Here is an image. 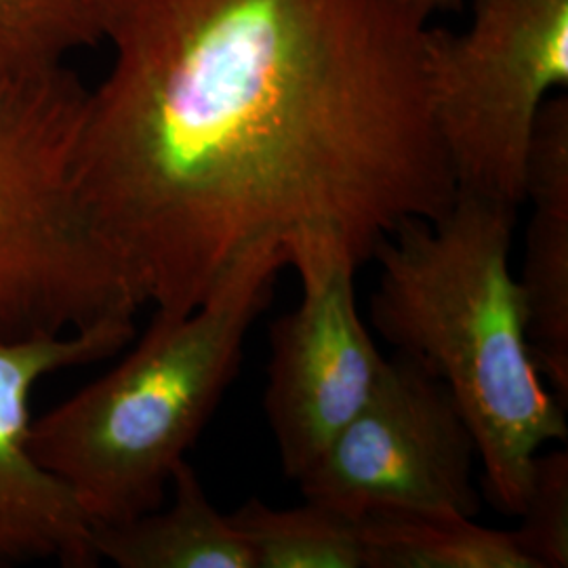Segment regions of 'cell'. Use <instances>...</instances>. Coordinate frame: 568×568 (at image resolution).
<instances>
[{
  "label": "cell",
  "instance_id": "6da1fadb",
  "mask_svg": "<svg viewBox=\"0 0 568 568\" xmlns=\"http://www.w3.org/2000/svg\"><path fill=\"white\" fill-rule=\"evenodd\" d=\"M426 28L403 0H116L74 183L135 305L190 312L262 243L363 265L445 215Z\"/></svg>",
  "mask_w": 568,
  "mask_h": 568
},
{
  "label": "cell",
  "instance_id": "7a4b0ae2",
  "mask_svg": "<svg viewBox=\"0 0 568 568\" xmlns=\"http://www.w3.org/2000/svg\"><path fill=\"white\" fill-rule=\"evenodd\" d=\"M516 209L466 192L436 220H408L377 244L373 328L450 389L474 434L490 504L518 516L535 457L568 438L528 344L509 270Z\"/></svg>",
  "mask_w": 568,
  "mask_h": 568
},
{
  "label": "cell",
  "instance_id": "3957f363",
  "mask_svg": "<svg viewBox=\"0 0 568 568\" xmlns=\"http://www.w3.org/2000/svg\"><path fill=\"white\" fill-rule=\"evenodd\" d=\"M284 267L278 244L248 248L203 304L154 310L119 365L32 417L34 459L93 525H121L163 506L173 469L236 379L246 335Z\"/></svg>",
  "mask_w": 568,
  "mask_h": 568
},
{
  "label": "cell",
  "instance_id": "277c9868",
  "mask_svg": "<svg viewBox=\"0 0 568 568\" xmlns=\"http://www.w3.org/2000/svg\"><path fill=\"white\" fill-rule=\"evenodd\" d=\"M89 89L61 65L0 79V342L135 321L74 183Z\"/></svg>",
  "mask_w": 568,
  "mask_h": 568
},
{
  "label": "cell",
  "instance_id": "5b68a950",
  "mask_svg": "<svg viewBox=\"0 0 568 568\" xmlns=\"http://www.w3.org/2000/svg\"><path fill=\"white\" fill-rule=\"evenodd\" d=\"M426 60L457 192L518 209L537 116L568 84V0H474L464 32L426 28Z\"/></svg>",
  "mask_w": 568,
  "mask_h": 568
},
{
  "label": "cell",
  "instance_id": "8992f818",
  "mask_svg": "<svg viewBox=\"0 0 568 568\" xmlns=\"http://www.w3.org/2000/svg\"><path fill=\"white\" fill-rule=\"evenodd\" d=\"M478 448L457 400L408 356L386 373L356 417L300 480L307 501L352 520L377 511H443L476 518Z\"/></svg>",
  "mask_w": 568,
  "mask_h": 568
},
{
  "label": "cell",
  "instance_id": "52a82bcc",
  "mask_svg": "<svg viewBox=\"0 0 568 568\" xmlns=\"http://www.w3.org/2000/svg\"><path fill=\"white\" fill-rule=\"evenodd\" d=\"M293 270L302 302L270 326L264 406L284 476L300 483L368 403L387 358L358 314L349 255L323 253Z\"/></svg>",
  "mask_w": 568,
  "mask_h": 568
},
{
  "label": "cell",
  "instance_id": "ba28073f",
  "mask_svg": "<svg viewBox=\"0 0 568 568\" xmlns=\"http://www.w3.org/2000/svg\"><path fill=\"white\" fill-rule=\"evenodd\" d=\"M133 339L135 321L126 318L72 335L0 342V568L100 565L93 523L30 450V400L49 375L100 363Z\"/></svg>",
  "mask_w": 568,
  "mask_h": 568
},
{
  "label": "cell",
  "instance_id": "9c48e42d",
  "mask_svg": "<svg viewBox=\"0 0 568 568\" xmlns=\"http://www.w3.org/2000/svg\"><path fill=\"white\" fill-rule=\"evenodd\" d=\"M525 201L532 203L518 278L528 344L539 373L568 406V98H548L528 145Z\"/></svg>",
  "mask_w": 568,
  "mask_h": 568
},
{
  "label": "cell",
  "instance_id": "30bf717a",
  "mask_svg": "<svg viewBox=\"0 0 568 568\" xmlns=\"http://www.w3.org/2000/svg\"><path fill=\"white\" fill-rule=\"evenodd\" d=\"M169 508L152 509L121 525H93L100 560L119 568H255L251 549L209 499L196 469L180 462Z\"/></svg>",
  "mask_w": 568,
  "mask_h": 568
},
{
  "label": "cell",
  "instance_id": "8fae6325",
  "mask_svg": "<svg viewBox=\"0 0 568 568\" xmlns=\"http://www.w3.org/2000/svg\"><path fill=\"white\" fill-rule=\"evenodd\" d=\"M365 568H537L514 530L443 511H377L361 520Z\"/></svg>",
  "mask_w": 568,
  "mask_h": 568
},
{
  "label": "cell",
  "instance_id": "7c38bea8",
  "mask_svg": "<svg viewBox=\"0 0 568 568\" xmlns=\"http://www.w3.org/2000/svg\"><path fill=\"white\" fill-rule=\"evenodd\" d=\"M230 520L255 568H365L361 523L321 504L278 509L253 497Z\"/></svg>",
  "mask_w": 568,
  "mask_h": 568
},
{
  "label": "cell",
  "instance_id": "4fadbf2b",
  "mask_svg": "<svg viewBox=\"0 0 568 568\" xmlns=\"http://www.w3.org/2000/svg\"><path fill=\"white\" fill-rule=\"evenodd\" d=\"M116 0H0V79L53 72L105 41Z\"/></svg>",
  "mask_w": 568,
  "mask_h": 568
},
{
  "label": "cell",
  "instance_id": "5bb4252c",
  "mask_svg": "<svg viewBox=\"0 0 568 568\" xmlns=\"http://www.w3.org/2000/svg\"><path fill=\"white\" fill-rule=\"evenodd\" d=\"M514 537L537 568L568 567V453L537 455Z\"/></svg>",
  "mask_w": 568,
  "mask_h": 568
},
{
  "label": "cell",
  "instance_id": "9a60e30c",
  "mask_svg": "<svg viewBox=\"0 0 568 568\" xmlns=\"http://www.w3.org/2000/svg\"><path fill=\"white\" fill-rule=\"evenodd\" d=\"M403 4L413 13L415 20L427 23L436 13L459 11L464 7V0H403Z\"/></svg>",
  "mask_w": 568,
  "mask_h": 568
}]
</instances>
